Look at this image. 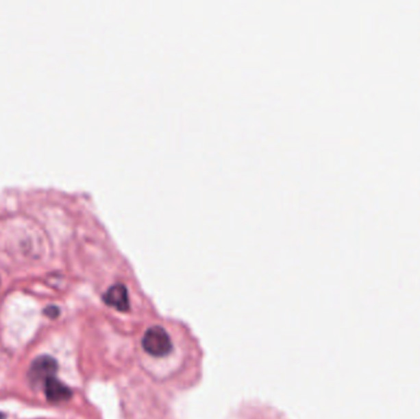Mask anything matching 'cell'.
Wrapping results in <instances>:
<instances>
[{
  "instance_id": "3",
  "label": "cell",
  "mask_w": 420,
  "mask_h": 419,
  "mask_svg": "<svg viewBox=\"0 0 420 419\" xmlns=\"http://www.w3.org/2000/svg\"><path fill=\"white\" fill-rule=\"evenodd\" d=\"M102 299L105 301L108 307H114L119 311H128L129 310V296H128V290L125 288L123 284H114L112 287H110L107 289L106 293L102 296Z\"/></svg>"
},
{
  "instance_id": "6",
  "label": "cell",
  "mask_w": 420,
  "mask_h": 419,
  "mask_svg": "<svg viewBox=\"0 0 420 419\" xmlns=\"http://www.w3.org/2000/svg\"><path fill=\"white\" fill-rule=\"evenodd\" d=\"M5 418H6L5 414H3V412H0V419H5Z\"/></svg>"
},
{
  "instance_id": "1",
  "label": "cell",
  "mask_w": 420,
  "mask_h": 419,
  "mask_svg": "<svg viewBox=\"0 0 420 419\" xmlns=\"http://www.w3.org/2000/svg\"><path fill=\"white\" fill-rule=\"evenodd\" d=\"M142 346L148 355L161 358L171 353L173 344L167 331L160 326H153L143 336Z\"/></svg>"
},
{
  "instance_id": "5",
  "label": "cell",
  "mask_w": 420,
  "mask_h": 419,
  "mask_svg": "<svg viewBox=\"0 0 420 419\" xmlns=\"http://www.w3.org/2000/svg\"><path fill=\"white\" fill-rule=\"evenodd\" d=\"M45 313L47 315L48 318L55 319V318L60 315V309L57 307H48L47 309L45 310Z\"/></svg>"
},
{
  "instance_id": "4",
  "label": "cell",
  "mask_w": 420,
  "mask_h": 419,
  "mask_svg": "<svg viewBox=\"0 0 420 419\" xmlns=\"http://www.w3.org/2000/svg\"><path fill=\"white\" fill-rule=\"evenodd\" d=\"M43 390H45V395L47 397L48 401L53 402V403L68 401L73 396L71 387L66 386L64 383H62L57 378L47 380L43 385Z\"/></svg>"
},
{
  "instance_id": "2",
  "label": "cell",
  "mask_w": 420,
  "mask_h": 419,
  "mask_svg": "<svg viewBox=\"0 0 420 419\" xmlns=\"http://www.w3.org/2000/svg\"><path fill=\"white\" fill-rule=\"evenodd\" d=\"M58 363L51 355H40L31 363L29 380L34 387L43 386L49 379L55 378Z\"/></svg>"
}]
</instances>
